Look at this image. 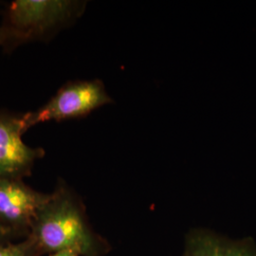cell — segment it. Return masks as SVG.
Listing matches in <instances>:
<instances>
[{"mask_svg":"<svg viewBox=\"0 0 256 256\" xmlns=\"http://www.w3.org/2000/svg\"><path fill=\"white\" fill-rule=\"evenodd\" d=\"M183 256H256L245 247L221 240L210 234L196 232L188 239Z\"/></svg>","mask_w":256,"mask_h":256,"instance_id":"6","label":"cell"},{"mask_svg":"<svg viewBox=\"0 0 256 256\" xmlns=\"http://www.w3.org/2000/svg\"><path fill=\"white\" fill-rule=\"evenodd\" d=\"M0 46H10V36L4 26L0 27Z\"/></svg>","mask_w":256,"mask_h":256,"instance_id":"8","label":"cell"},{"mask_svg":"<svg viewBox=\"0 0 256 256\" xmlns=\"http://www.w3.org/2000/svg\"><path fill=\"white\" fill-rule=\"evenodd\" d=\"M12 234V232L0 223V244L10 242V238Z\"/></svg>","mask_w":256,"mask_h":256,"instance_id":"9","label":"cell"},{"mask_svg":"<svg viewBox=\"0 0 256 256\" xmlns=\"http://www.w3.org/2000/svg\"><path fill=\"white\" fill-rule=\"evenodd\" d=\"M42 256L36 243L30 236L18 243L7 242L0 244V256Z\"/></svg>","mask_w":256,"mask_h":256,"instance_id":"7","label":"cell"},{"mask_svg":"<svg viewBox=\"0 0 256 256\" xmlns=\"http://www.w3.org/2000/svg\"><path fill=\"white\" fill-rule=\"evenodd\" d=\"M113 102L101 80L68 82L42 108L22 116L24 129L26 132L34 126L50 120L81 119Z\"/></svg>","mask_w":256,"mask_h":256,"instance_id":"3","label":"cell"},{"mask_svg":"<svg viewBox=\"0 0 256 256\" xmlns=\"http://www.w3.org/2000/svg\"><path fill=\"white\" fill-rule=\"evenodd\" d=\"M50 256H80L74 250H60L54 254H50Z\"/></svg>","mask_w":256,"mask_h":256,"instance_id":"10","label":"cell"},{"mask_svg":"<svg viewBox=\"0 0 256 256\" xmlns=\"http://www.w3.org/2000/svg\"><path fill=\"white\" fill-rule=\"evenodd\" d=\"M84 8L82 1L16 0L7 9L3 26L14 46L52 34L78 18Z\"/></svg>","mask_w":256,"mask_h":256,"instance_id":"2","label":"cell"},{"mask_svg":"<svg viewBox=\"0 0 256 256\" xmlns=\"http://www.w3.org/2000/svg\"><path fill=\"white\" fill-rule=\"evenodd\" d=\"M24 133L22 117L0 116V178L21 180L30 174L36 160L45 155L42 148L24 144Z\"/></svg>","mask_w":256,"mask_h":256,"instance_id":"5","label":"cell"},{"mask_svg":"<svg viewBox=\"0 0 256 256\" xmlns=\"http://www.w3.org/2000/svg\"><path fill=\"white\" fill-rule=\"evenodd\" d=\"M30 236L41 254L74 250L80 256L97 254V241L90 229L79 202L59 186L37 214Z\"/></svg>","mask_w":256,"mask_h":256,"instance_id":"1","label":"cell"},{"mask_svg":"<svg viewBox=\"0 0 256 256\" xmlns=\"http://www.w3.org/2000/svg\"><path fill=\"white\" fill-rule=\"evenodd\" d=\"M50 194L37 192L22 180L0 178V223L12 234L28 232Z\"/></svg>","mask_w":256,"mask_h":256,"instance_id":"4","label":"cell"}]
</instances>
